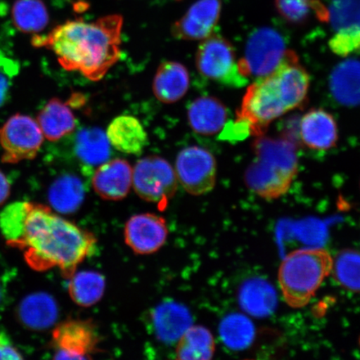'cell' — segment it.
I'll return each instance as SVG.
<instances>
[{
  "mask_svg": "<svg viewBox=\"0 0 360 360\" xmlns=\"http://www.w3.org/2000/svg\"><path fill=\"white\" fill-rule=\"evenodd\" d=\"M333 97L346 107L360 105V61L345 60L336 65L330 77Z\"/></svg>",
  "mask_w": 360,
  "mask_h": 360,
  "instance_id": "obj_22",
  "label": "cell"
},
{
  "mask_svg": "<svg viewBox=\"0 0 360 360\" xmlns=\"http://www.w3.org/2000/svg\"><path fill=\"white\" fill-rule=\"evenodd\" d=\"M228 110L224 103L214 97L196 98L188 109V121L191 129L202 135H214L226 125Z\"/></svg>",
  "mask_w": 360,
  "mask_h": 360,
  "instance_id": "obj_18",
  "label": "cell"
},
{
  "mask_svg": "<svg viewBox=\"0 0 360 360\" xmlns=\"http://www.w3.org/2000/svg\"><path fill=\"white\" fill-rule=\"evenodd\" d=\"M0 299H1V291H0Z\"/></svg>",
  "mask_w": 360,
  "mask_h": 360,
  "instance_id": "obj_37",
  "label": "cell"
},
{
  "mask_svg": "<svg viewBox=\"0 0 360 360\" xmlns=\"http://www.w3.org/2000/svg\"><path fill=\"white\" fill-rule=\"evenodd\" d=\"M219 335L226 347L240 351L249 348L255 339L254 323L245 314H229L220 322Z\"/></svg>",
  "mask_w": 360,
  "mask_h": 360,
  "instance_id": "obj_29",
  "label": "cell"
},
{
  "mask_svg": "<svg viewBox=\"0 0 360 360\" xmlns=\"http://www.w3.org/2000/svg\"><path fill=\"white\" fill-rule=\"evenodd\" d=\"M190 87V75L180 63L167 61L158 69L153 91L160 102L173 103L186 96Z\"/></svg>",
  "mask_w": 360,
  "mask_h": 360,
  "instance_id": "obj_20",
  "label": "cell"
},
{
  "mask_svg": "<svg viewBox=\"0 0 360 360\" xmlns=\"http://www.w3.org/2000/svg\"><path fill=\"white\" fill-rule=\"evenodd\" d=\"M11 195V184L6 175L0 170V205L6 201Z\"/></svg>",
  "mask_w": 360,
  "mask_h": 360,
  "instance_id": "obj_36",
  "label": "cell"
},
{
  "mask_svg": "<svg viewBox=\"0 0 360 360\" xmlns=\"http://www.w3.org/2000/svg\"><path fill=\"white\" fill-rule=\"evenodd\" d=\"M135 192L147 202L165 207L178 188L175 170L163 158L151 155L143 158L133 169Z\"/></svg>",
  "mask_w": 360,
  "mask_h": 360,
  "instance_id": "obj_8",
  "label": "cell"
},
{
  "mask_svg": "<svg viewBox=\"0 0 360 360\" xmlns=\"http://www.w3.org/2000/svg\"><path fill=\"white\" fill-rule=\"evenodd\" d=\"M75 152L85 165H101L109 160L110 143L102 129H84L76 137Z\"/></svg>",
  "mask_w": 360,
  "mask_h": 360,
  "instance_id": "obj_28",
  "label": "cell"
},
{
  "mask_svg": "<svg viewBox=\"0 0 360 360\" xmlns=\"http://www.w3.org/2000/svg\"><path fill=\"white\" fill-rule=\"evenodd\" d=\"M19 316L26 327L36 330H44L56 321L58 306L52 296L45 292H36L22 300Z\"/></svg>",
  "mask_w": 360,
  "mask_h": 360,
  "instance_id": "obj_23",
  "label": "cell"
},
{
  "mask_svg": "<svg viewBox=\"0 0 360 360\" xmlns=\"http://www.w3.org/2000/svg\"><path fill=\"white\" fill-rule=\"evenodd\" d=\"M175 174L184 190L193 196L213 191L217 176V164L209 150L199 146L184 148L175 162Z\"/></svg>",
  "mask_w": 360,
  "mask_h": 360,
  "instance_id": "obj_10",
  "label": "cell"
},
{
  "mask_svg": "<svg viewBox=\"0 0 360 360\" xmlns=\"http://www.w3.org/2000/svg\"><path fill=\"white\" fill-rule=\"evenodd\" d=\"M177 1H181V0H177Z\"/></svg>",
  "mask_w": 360,
  "mask_h": 360,
  "instance_id": "obj_38",
  "label": "cell"
},
{
  "mask_svg": "<svg viewBox=\"0 0 360 360\" xmlns=\"http://www.w3.org/2000/svg\"><path fill=\"white\" fill-rule=\"evenodd\" d=\"M289 51L276 30L262 27L248 39L245 56L238 61V70L248 79L264 78L281 65Z\"/></svg>",
  "mask_w": 360,
  "mask_h": 360,
  "instance_id": "obj_6",
  "label": "cell"
},
{
  "mask_svg": "<svg viewBox=\"0 0 360 360\" xmlns=\"http://www.w3.org/2000/svg\"><path fill=\"white\" fill-rule=\"evenodd\" d=\"M133 184V169L128 161L116 159L98 166L92 179L94 191L103 200L124 199Z\"/></svg>",
  "mask_w": 360,
  "mask_h": 360,
  "instance_id": "obj_15",
  "label": "cell"
},
{
  "mask_svg": "<svg viewBox=\"0 0 360 360\" xmlns=\"http://www.w3.org/2000/svg\"><path fill=\"white\" fill-rule=\"evenodd\" d=\"M16 28L25 34L41 32L49 24L46 6L41 0H17L12 8Z\"/></svg>",
  "mask_w": 360,
  "mask_h": 360,
  "instance_id": "obj_30",
  "label": "cell"
},
{
  "mask_svg": "<svg viewBox=\"0 0 360 360\" xmlns=\"http://www.w3.org/2000/svg\"><path fill=\"white\" fill-rule=\"evenodd\" d=\"M221 8V0H198L174 22L171 32L178 39L202 41L213 34Z\"/></svg>",
  "mask_w": 360,
  "mask_h": 360,
  "instance_id": "obj_14",
  "label": "cell"
},
{
  "mask_svg": "<svg viewBox=\"0 0 360 360\" xmlns=\"http://www.w3.org/2000/svg\"><path fill=\"white\" fill-rule=\"evenodd\" d=\"M28 202H16L0 213V229L7 245L13 247L20 240L25 222Z\"/></svg>",
  "mask_w": 360,
  "mask_h": 360,
  "instance_id": "obj_33",
  "label": "cell"
},
{
  "mask_svg": "<svg viewBox=\"0 0 360 360\" xmlns=\"http://www.w3.org/2000/svg\"><path fill=\"white\" fill-rule=\"evenodd\" d=\"M300 134L305 146L314 150H328L339 141L335 117L323 109H312L300 121Z\"/></svg>",
  "mask_w": 360,
  "mask_h": 360,
  "instance_id": "obj_16",
  "label": "cell"
},
{
  "mask_svg": "<svg viewBox=\"0 0 360 360\" xmlns=\"http://www.w3.org/2000/svg\"><path fill=\"white\" fill-rule=\"evenodd\" d=\"M215 352L212 333L200 326H191L177 342L176 358L181 360H209Z\"/></svg>",
  "mask_w": 360,
  "mask_h": 360,
  "instance_id": "obj_27",
  "label": "cell"
},
{
  "mask_svg": "<svg viewBox=\"0 0 360 360\" xmlns=\"http://www.w3.org/2000/svg\"><path fill=\"white\" fill-rule=\"evenodd\" d=\"M96 243L93 233L46 205L28 202L22 236L13 248L22 251L27 264L36 271L58 268L70 280L79 264L93 253Z\"/></svg>",
  "mask_w": 360,
  "mask_h": 360,
  "instance_id": "obj_1",
  "label": "cell"
},
{
  "mask_svg": "<svg viewBox=\"0 0 360 360\" xmlns=\"http://www.w3.org/2000/svg\"><path fill=\"white\" fill-rule=\"evenodd\" d=\"M252 148L255 157L245 171L247 187L264 200H277L285 195L298 174L295 143L287 138L260 135Z\"/></svg>",
  "mask_w": 360,
  "mask_h": 360,
  "instance_id": "obj_4",
  "label": "cell"
},
{
  "mask_svg": "<svg viewBox=\"0 0 360 360\" xmlns=\"http://www.w3.org/2000/svg\"><path fill=\"white\" fill-rule=\"evenodd\" d=\"M238 302L242 309L251 316L267 317L277 307L276 291L264 278H250L243 283L238 292Z\"/></svg>",
  "mask_w": 360,
  "mask_h": 360,
  "instance_id": "obj_21",
  "label": "cell"
},
{
  "mask_svg": "<svg viewBox=\"0 0 360 360\" xmlns=\"http://www.w3.org/2000/svg\"><path fill=\"white\" fill-rule=\"evenodd\" d=\"M84 187L73 174L62 175L49 188L48 198L51 206L60 214H73L84 200Z\"/></svg>",
  "mask_w": 360,
  "mask_h": 360,
  "instance_id": "obj_25",
  "label": "cell"
},
{
  "mask_svg": "<svg viewBox=\"0 0 360 360\" xmlns=\"http://www.w3.org/2000/svg\"><path fill=\"white\" fill-rule=\"evenodd\" d=\"M105 278L93 270L75 272L70 278L69 294L80 307L89 308L100 302L105 295Z\"/></svg>",
  "mask_w": 360,
  "mask_h": 360,
  "instance_id": "obj_26",
  "label": "cell"
},
{
  "mask_svg": "<svg viewBox=\"0 0 360 360\" xmlns=\"http://www.w3.org/2000/svg\"><path fill=\"white\" fill-rule=\"evenodd\" d=\"M151 321L158 339L165 344H174L192 326L193 319L186 306L165 301L153 310Z\"/></svg>",
  "mask_w": 360,
  "mask_h": 360,
  "instance_id": "obj_17",
  "label": "cell"
},
{
  "mask_svg": "<svg viewBox=\"0 0 360 360\" xmlns=\"http://www.w3.org/2000/svg\"><path fill=\"white\" fill-rule=\"evenodd\" d=\"M168 236L166 219L152 213L133 215L126 222L124 231L126 245L139 255H151L160 250Z\"/></svg>",
  "mask_w": 360,
  "mask_h": 360,
  "instance_id": "obj_13",
  "label": "cell"
},
{
  "mask_svg": "<svg viewBox=\"0 0 360 360\" xmlns=\"http://www.w3.org/2000/svg\"><path fill=\"white\" fill-rule=\"evenodd\" d=\"M106 134L110 145L124 154L139 155L148 143V134L143 125L130 115L117 117L108 127Z\"/></svg>",
  "mask_w": 360,
  "mask_h": 360,
  "instance_id": "obj_19",
  "label": "cell"
},
{
  "mask_svg": "<svg viewBox=\"0 0 360 360\" xmlns=\"http://www.w3.org/2000/svg\"><path fill=\"white\" fill-rule=\"evenodd\" d=\"M21 353L6 333L0 332V359H20Z\"/></svg>",
  "mask_w": 360,
  "mask_h": 360,
  "instance_id": "obj_35",
  "label": "cell"
},
{
  "mask_svg": "<svg viewBox=\"0 0 360 360\" xmlns=\"http://www.w3.org/2000/svg\"><path fill=\"white\" fill-rule=\"evenodd\" d=\"M123 24L120 15L91 22L69 20L47 36H35L33 44L51 49L65 70L79 71L85 78L98 81L120 60Z\"/></svg>",
  "mask_w": 360,
  "mask_h": 360,
  "instance_id": "obj_2",
  "label": "cell"
},
{
  "mask_svg": "<svg viewBox=\"0 0 360 360\" xmlns=\"http://www.w3.org/2000/svg\"><path fill=\"white\" fill-rule=\"evenodd\" d=\"M328 20L334 31L328 42L335 55L346 57L360 51V0H330Z\"/></svg>",
  "mask_w": 360,
  "mask_h": 360,
  "instance_id": "obj_12",
  "label": "cell"
},
{
  "mask_svg": "<svg viewBox=\"0 0 360 360\" xmlns=\"http://www.w3.org/2000/svg\"><path fill=\"white\" fill-rule=\"evenodd\" d=\"M19 72L15 61L0 53V107L7 101L13 78Z\"/></svg>",
  "mask_w": 360,
  "mask_h": 360,
  "instance_id": "obj_34",
  "label": "cell"
},
{
  "mask_svg": "<svg viewBox=\"0 0 360 360\" xmlns=\"http://www.w3.org/2000/svg\"><path fill=\"white\" fill-rule=\"evenodd\" d=\"M276 10L286 21L302 25L315 13L319 20H328V10L319 0H276Z\"/></svg>",
  "mask_w": 360,
  "mask_h": 360,
  "instance_id": "obj_32",
  "label": "cell"
},
{
  "mask_svg": "<svg viewBox=\"0 0 360 360\" xmlns=\"http://www.w3.org/2000/svg\"><path fill=\"white\" fill-rule=\"evenodd\" d=\"M331 274L345 289L360 294V252L345 249L333 259Z\"/></svg>",
  "mask_w": 360,
  "mask_h": 360,
  "instance_id": "obj_31",
  "label": "cell"
},
{
  "mask_svg": "<svg viewBox=\"0 0 360 360\" xmlns=\"http://www.w3.org/2000/svg\"><path fill=\"white\" fill-rule=\"evenodd\" d=\"M333 257L322 248L291 252L283 259L278 281L283 299L291 308L300 309L312 300L332 271Z\"/></svg>",
  "mask_w": 360,
  "mask_h": 360,
  "instance_id": "obj_5",
  "label": "cell"
},
{
  "mask_svg": "<svg viewBox=\"0 0 360 360\" xmlns=\"http://www.w3.org/2000/svg\"><path fill=\"white\" fill-rule=\"evenodd\" d=\"M100 343L97 327L88 319H71L60 323L52 334L56 359H89Z\"/></svg>",
  "mask_w": 360,
  "mask_h": 360,
  "instance_id": "obj_11",
  "label": "cell"
},
{
  "mask_svg": "<svg viewBox=\"0 0 360 360\" xmlns=\"http://www.w3.org/2000/svg\"><path fill=\"white\" fill-rule=\"evenodd\" d=\"M38 124L48 141H57L74 131L75 118L67 103L53 98L39 112Z\"/></svg>",
  "mask_w": 360,
  "mask_h": 360,
  "instance_id": "obj_24",
  "label": "cell"
},
{
  "mask_svg": "<svg viewBox=\"0 0 360 360\" xmlns=\"http://www.w3.org/2000/svg\"><path fill=\"white\" fill-rule=\"evenodd\" d=\"M195 62L202 75L229 87H244L249 80L238 70L236 53L232 44L222 36L212 34L202 40L198 48Z\"/></svg>",
  "mask_w": 360,
  "mask_h": 360,
  "instance_id": "obj_7",
  "label": "cell"
},
{
  "mask_svg": "<svg viewBox=\"0 0 360 360\" xmlns=\"http://www.w3.org/2000/svg\"><path fill=\"white\" fill-rule=\"evenodd\" d=\"M44 141V134L38 122L24 115H15L0 129L2 161L17 164L34 159Z\"/></svg>",
  "mask_w": 360,
  "mask_h": 360,
  "instance_id": "obj_9",
  "label": "cell"
},
{
  "mask_svg": "<svg viewBox=\"0 0 360 360\" xmlns=\"http://www.w3.org/2000/svg\"><path fill=\"white\" fill-rule=\"evenodd\" d=\"M310 78L294 51L288 52L276 70L256 79L246 90L236 122L260 136L269 125L307 101Z\"/></svg>",
  "mask_w": 360,
  "mask_h": 360,
  "instance_id": "obj_3",
  "label": "cell"
}]
</instances>
